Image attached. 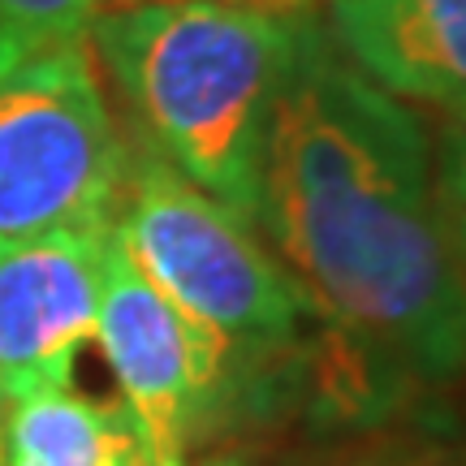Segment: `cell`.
Wrapping results in <instances>:
<instances>
[{
    "label": "cell",
    "mask_w": 466,
    "mask_h": 466,
    "mask_svg": "<svg viewBox=\"0 0 466 466\" xmlns=\"http://www.w3.org/2000/svg\"><path fill=\"white\" fill-rule=\"evenodd\" d=\"M255 225L319 311L428 380L466 371V268L428 130L307 14L268 130Z\"/></svg>",
    "instance_id": "obj_1"
},
{
    "label": "cell",
    "mask_w": 466,
    "mask_h": 466,
    "mask_svg": "<svg viewBox=\"0 0 466 466\" xmlns=\"http://www.w3.org/2000/svg\"><path fill=\"white\" fill-rule=\"evenodd\" d=\"M302 22V5L277 0H121L86 35L151 156L255 225Z\"/></svg>",
    "instance_id": "obj_2"
},
{
    "label": "cell",
    "mask_w": 466,
    "mask_h": 466,
    "mask_svg": "<svg viewBox=\"0 0 466 466\" xmlns=\"http://www.w3.org/2000/svg\"><path fill=\"white\" fill-rule=\"evenodd\" d=\"M113 238L130 264L173 307L225 341L229 354L281 346L319 311L247 217L151 151L126 165Z\"/></svg>",
    "instance_id": "obj_3"
},
{
    "label": "cell",
    "mask_w": 466,
    "mask_h": 466,
    "mask_svg": "<svg viewBox=\"0 0 466 466\" xmlns=\"http://www.w3.org/2000/svg\"><path fill=\"white\" fill-rule=\"evenodd\" d=\"M130 151L104 100L86 39L0 74V242L108 229Z\"/></svg>",
    "instance_id": "obj_4"
},
{
    "label": "cell",
    "mask_w": 466,
    "mask_h": 466,
    "mask_svg": "<svg viewBox=\"0 0 466 466\" xmlns=\"http://www.w3.org/2000/svg\"><path fill=\"white\" fill-rule=\"evenodd\" d=\"M96 341L151 466H190V432L225 380L229 350L130 264L108 229Z\"/></svg>",
    "instance_id": "obj_5"
},
{
    "label": "cell",
    "mask_w": 466,
    "mask_h": 466,
    "mask_svg": "<svg viewBox=\"0 0 466 466\" xmlns=\"http://www.w3.org/2000/svg\"><path fill=\"white\" fill-rule=\"evenodd\" d=\"M108 229L0 242V384L9 401L74 384L78 354L96 341Z\"/></svg>",
    "instance_id": "obj_6"
},
{
    "label": "cell",
    "mask_w": 466,
    "mask_h": 466,
    "mask_svg": "<svg viewBox=\"0 0 466 466\" xmlns=\"http://www.w3.org/2000/svg\"><path fill=\"white\" fill-rule=\"evenodd\" d=\"M329 35L401 104L466 121V0H329Z\"/></svg>",
    "instance_id": "obj_7"
},
{
    "label": "cell",
    "mask_w": 466,
    "mask_h": 466,
    "mask_svg": "<svg viewBox=\"0 0 466 466\" xmlns=\"http://www.w3.org/2000/svg\"><path fill=\"white\" fill-rule=\"evenodd\" d=\"M5 466H151V458L121 406L52 384L9 401Z\"/></svg>",
    "instance_id": "obj_8"
},
{
    "label": "cell",
    "mask_w": 466,
    "mask_h": 466,
    "mask_svg": "<svg viewBox=\"0 0 466 466\" xmlns=\"http://www.w3.org/2000/svg\"><path fill=\"white\" fill-rule=\"evenodd\" d=\"M121 0H0V17L22 35L31 52L56 48L69 39H86L96 14L113 9Z\"/></svg>",
    "instance_id": "obj_9"
},
{
    "label": "cell",
    "mask_w": 466,
    "mask_h": 466,
    "mask_svg": "<svg viewBox=\"0 0 466 466\" xmlns=\"http://www.w3.org/2000/svg\"><path fill=\"white\" fill-rule=\"evenodd\" d=\"M436 208L458 264L466 268V121H458L436 156Z\"/></svg>",
    "instance_id": "obj_10"
},
{
    "label": "cell",
    "mask_w": 466,
    "mask_h": 466,
    "mask_svg": "<svg viewBox=\"0 0 466 466\" xmlns=\"http://www.w3.org/2000/svg\"><path fill=\"white\" fill-rule=\"evenodd\" d=\"M5 419H9V393L0 384V466H5Z\"/></svg>",
    "instance_id": "obj_11"
},
{
    "label": "cell",
    "mask_w": 466,
    "mask_h": 466,
    "mask_svg": "<svg viewBox=\"0 0 466 466\" xmlns=\"http://www.w3.org/2000/svg\"><path fill=\"white\" fill-rule=\"evenodd\" d=\"M217 466H268V462H238V458H233V462H217ZM277 466H316V462H277Z\"/></svg>",
    "instance_id": "obj_12"
},
{
    "label": "cell",
    "mask_w": 466,
    "mask_h": 466,
    "mask_svg": "<svg viewBox=\"0 0 466 466\" xmlns=\"http://www.w3.org/2000/svg\"><path fill=\"white\" fill-rule=\"evenodd\" d=\"M277 5H302V0H277Z\"/></svg>",
    "instance_id": "obj_13"
}]
</instances>
